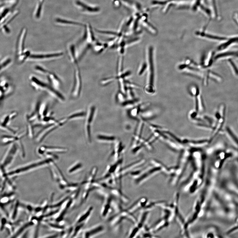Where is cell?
Here are the masks:
<instances>
[{"label": "cell", "mask_w": 238, "mask_h": 238, "mask_svg": "<svg viewBox=\"0 0 238 238\" xmlns=\"http://www.w3.org/2000/svg\"><path fill=\"white\" fill-rule=\"evenodd\" d=\"M30 81L31 84L35 89L47 92L59 101L63 102L65 100L64 96L53 86L42 82L34 76L30 77Z\"/></svg>", "instance_id": "6da1fadb"}, {"label": "cell", "mask_w": 238, "mask_h": 238, "mask_svg": "<svg viewBox=\"0 0 238 238\" xmlns=\"http://www.w3.org/2000/svg\"><path fill=\"white\" fill-rule=\"evenodd\" d=\"M153 48L150 46L148 52V83L145 87V91L149 94H153L155 91L154 86L155 70L153 56Z\"/></svg>", "instance_id": "7a4b0ae2"}, {"label": "cell", "mask_w": 238, "mask_h": 238, "mask_svg": "<svg viewBox=\"0 0 238 238\" xmlns=\"http://www.w3.org/2000/svg\"><path fill=\"white\" fill-rule=\"evenodd\" d=\"M134 218L133 214L130 213L126 209H123L121 212L115 213L109 219L108 221L112 228L117 229L120 228L124 221L126 220L131 222Z\"/></svg>", "instance_id": "3957f363"}, {"label": "cell", "mask_w": 238, "mask_h": 238, "mask_svg": "<svg viewBox=\"0 0 238 238\" xmlns=\"http://www.w3.org/2000/svg\"><path fill=\"white\" fill-rule=\"evenodd\" d=\"M100 183L102 188L109 192L114 198L121 204H126L129 202V198L123 193L121 189L110 186L104 183Z\"/></svg>", "instance_id": "277c9868"}, {"label": "cell", "mask_w": 238, "mask_h": 238, "mask_svg": "<svg viewBox=\"0 0 238 238\" xmlns=\"http://www.w3.org/2000/svg\"><path fill=\"white\" fill-rule=\"evenodd\" d=\"M63 55L61 52L49 53H35L30 54L28 59L29 60L45 61L60 58Z\"/></svg>", "instance_id": "5b68a950"}, {"label": "cell", "mask_w": 238, "mask_h": 238, "mask_svg": "<svg viewBox=\"0 0 238 238\" xmlns=\"http://www.w3.org/2000/svg\"><path fill=\"white\" fill-rule=\"evenodd\" d=\"M35 69L38 72L45 76L53 87L57 89L61 86V81L55 74L40 66H36Z\"/></svg>", "instance_id": "8992f818"}, {"label": "cell", "mask_w": 238, "mask_h": 238, "mask_svg": "<svg viewBox=\"0 0 238 238\" xmlns=\"http://www.w3.org/2000/svg\"><path fill=\"white\" fill-rule=\"evenodd\" d=\"M105 227L103 224L98 223L86 229L84 232L85 238H93L103 234L105 231Z\"/></svg>", "instance_id": "52a82bcc"}, {"label": "cell", "mask_w": 238, "mask_h": 238, "mask_svg": "<svg viewBox=\"0 0 238 238\" xmlns=\"http://www.w3.org/2000/svg\"><path fill=\"white\" fill-rule=\"evenodd\" d=\"M68 120L67 118H64L63 120L58 121L55 123L53 124V125L48 126L39 134L37 137V140L39 142H42L48 134L55 130L57 128L63 125Z\"/></svg>", "instance_id": "ba28073f"}, {"label": "cell", "mask_w": 238, "mask_h": 238, "mask_svg": "<svg viewBox=\"0 0 238 238\" xmlns=\"http://www.w3.org/2000/svg\"><path fill=\"white\" fill-rule=\"evenodd\" d=\"M52 161V159H47L36 162V163L31 164L24 167L21 168L17 169L16 170L10 172L9 174V175H12L15 174H19V173L24 172L35 169L36 168L51 163Z\"/></svg>", "instance_id": "9c48e42d"}, {"label": "cell", "mask_w": 238, "mask_h": 238, "mask_svg": "<svg viewBox=\"0 0 238 238\" xmlns=\"http://www.w3.org/2000/svg\"><path fill=\"white\" fill-rule=\"evenodd\" d=\"M114 198L112 196L109 198L105 200L103 202L100 212L101 218L102 219H106L112 211L111 202Z\"/></svg>", "instance_id": "30bf717a"}, {"label": "cell", "mask_w": 238, "mask_h": 238, "mask_svg": "<svg viewBox=\"0 0 238 238\" xmlns=\"http://www.w3.org/2000/svg\"><path fill=\"white\" fill-rule=\"evenodd\" d=\"M146 202V200L145 198H140L126 209L130 213L133 214L143 208L145 207Z\"/></svg>", "instance_id": "8fae6325"}, {"label": "cell", "mask_w": 238, "mask_h": 238, "mask_svg": "<svg viewBox=\"0 0 238 238\" xmlns=\"http://www.w3.org/2000/svg\"><path fill=\"white\" fill-rule=\"evenodd\" d=\"M144 160H140L130 164L121 169L120 171L121 176L123 178L124 176L129 174L132 171L139 169L144 163Z\"/></svg>", "instance_id": "7c38bea8"}, {"label": "cell", "mask_w": 238, "mask_h": 238, "mask_svg": "<svg viewBox=\"0 0 238 238\" xmlns=\"http://www.w3.org/2000/svg\"><path fill=\"white\" fill-rule=\"evenodd\" d=\"M115 143L111 157L117 161L119 160L118 159L120 157V156L122 153L124 148L121 142L119 140L115 141Z\"/></svg>", "instance_id": "4fadbf2b"}, {"label": "cell", "mask_w": 238, "mask_h": 238, "mask_svg": "<svg viewBox=\"0 0 238 238\" xmlns=\"http://www.w3.org/2000/svg\"><path fill=\"white\" fill-rule=\"evenodd\" d=\"M94 207L89 206L80 216L77 220L76 223L78 225H84L88 221L93 212Z\"/></svg>", "instance_id": "5bb4252c"}, {"label": "cell", "mask_w": 238, "mask_h": 238, "mask_svg": "<svg viewBox=\"0 0 238 238\" xmlns=\"http://www.w3.org/2000/svg\"><path fill=\"white\" fill-rule=\"evenodd\" d=\"M95 111L96 108L94 106H91L88 110V115L86 117V123L85 126V130L86 131H91L90 125L91 123L93 122Z\"/></svg>", "instance_id": "9a60e30c"}, {"label": "cell", "mask_w": 238, "mask_h": 238, "mask_svg": "<svg viewBox=\"0 0 238 238\" xmlns=\"http://www.w3.org/2000/svg\"><path fill=\"white\" fill-rule=\"evenodd\" d=\"M17 42V51L18 56L22 54L24 50V43L26 35V31L24 30L21 31Z\"/></svg>", "instance_id": "2e32d148"}, {"label": "cell", "mask_w": 238, "mask_h": 238, "mask_svg": "<svg viewBox=\"0 0 238 238\" xmlns=\"http://www.w3.org/2000/svg\"><path fill=\"white\" fill-rule=\"evenodd\" d=\"M67 149L65 148H60L57 147L46 146H42L39 149V152L40 154H44L45 151L50 153H64L66 152Z\"/></svg>", "instance_id": "e0dca14e"}, {"label": "cell", "mask_w": 238, "mask_h": 238, "mask_svg": "<svg viewBox=\"0 0 238 238\" xmlns=\"http://www.w3.org/2000/svg\"><path fill=\"white\" fill-rule=\"evenodd\" d=\"M78 6H80L84 11L90 13L98 12L99 11L100 9L98 7H93L88 6L87 5L77 1L76 2Z\"/></svg>", "instance_id": "ac0fdd59"}, {"label": "cell", "mask_w": 238, "mask_h": 238, "mask_svg": "<svg viewBox=\"0 0 238 238\" xmlns=\"http://www.w3.org/2000/svg\"><path fill=\"white\" fill-rule=\"evenodd\" d=\"M225 43H224L223 44L219 46L218 48L219 50H225V49L228 47L232 44H234L235 43H238V36L231 38L229 39H227Z\"/></svg>", "instance_id": "d6986e66"}, {"label": "cell", "mask_w": 238, "mask_h": 238, "mask_svg": "<svg viewBox=\"0 0 238 238\" xmlns=\"http://www.w3.org/2000/svg\"><path fill=\"white\" fill-rule=\"evenodd\" d=\"M230 57H238V53L234 52H227L220 53L214 57V59L215 60L221 59V58Z\"/></svg>", "instance_id": "ffe728a7"}, {"label": "cell", "mask_w": 238, "mask_h": 238, "mask_svg": "<svg viewBox=\"0 0 238 238\" xmlns=\"http://www.w3.org/2000/svg\"><path fill=\"white\" fill-rule=\"evenodd\" d=\"M140 232L141 230L137 226L134 225L128 232L127 237L130 238L137 237L140 235Z\"/></svg>", "instance_id": "44dd1931"}, {"label": "cell", "mask_w": 238, "mask_h": 238, "mask_svg": "<svg viewBox=\"0 0 238 238\" xmlns=\"http://www.w3.org/2000/svg\"><path fill=\"white\" fill-rule=\"evenodd\" d=\"M17 149V147L14 145V146L13 147L12 149L9 151L8 155L6 158V159H5L3 164L4 166L7 165L10 163V162H11L13 159V156L15 154Z\"/></svg>", "instance_id": "7402d4cb"}, {"label": "cell", "mask_w": 238, "mask_h": 238, "mask_svg": "<svg viewBox=\"0 0 238 238\" xmlns=\"http://www.w3.org/2000/svg\"><path fill=\"white\" fill-rule=\"evenodd\" d=\"M97 138L100 141L106 142H114L116 140L115 137L105 135H99L97 136Z\"/></svg>", "instance_id": "603a6c76"}, {"label": "cell", "mask_w": 238, "mask_h": 238, "mask_svg": "<svg viewBox=\"0 0 238 238\" xmlns=\"http://www.w3.org/2000/svg\"><path fill=\"white\" fill-rule=\"evenodd\" d=\"M226 131L232 141H233L236 144L237 146L238 147V137L229 127H227L226 128Z\"/></svg>", "instance_id": "cb8c5ba5"}, {"label": "cell", "mask_w": 238, "mask_h": 238, "mask_svg": "<svg viewBox=\"0 0 238 238\" xmlns=\"http://www.w3.org/2000/svg\"><path fill=\"white\" fill-rule=\"evenodd\" d=\"M11 62V60L8 57H5L0 61V72L7 67Z\"/></svg>", "instance_id": "d4e9b609"}, {"label": "cell", "mask_w": 238, "mask_h": 238, "mask_svg": "<svg viewBox=\"0 0 238 238\" xmlns=\"http://www.w3.org/2000/svg\"><path fill=\"white\" fill-rule=\"evenodd\" d=\"M86 113L84 112H79L73 113L67 118L69 120H72L77 118H82L86 116Z\"/></svg>", "instance_id": "484cf974"}, {"label": "cell", "mask_w": 238, "mask_h": 238, "mask_svg": "<svg viewBox=\"0 0 238 238\" xmlns=\"http://www.w3.org/2000/svg\"><path fill=\"white\" fill-rule=\"evenodd\" d=\"M83 165L80 163H77L73 165L68 170L69 173L70 174L74 173L76 171L79 170L82 168Z\"/></svg>", "instance_id": "4316f807"}, {"label": "cell", "mask_w": 238, "mask_h": 238, "mask_svg": "<svg viewBox=\"0 0 238 238\" xmlns=\"http://www.w3.org/2000/svg\"><path fill=\"white\" fill-rule=\"evenodd\" d=\"M56 21L57 22L59 23H60L62 24H66L77 25H82V24H80V23H78L76 22H74V21H69L67 20H64V19H60L59 18H57V19H56Z\"/></svg>", "instance_id": "83f0119b"}, {"label": "cell", "mask_w": 238, "mask_h": 238, "mask_svg": "<svg viewBox=\"0 0 238 238\" xmlns=\"http://www.w3.org/2000/svg\"><path fill=\"white\" fill-rule=\"evenodd\" d=\"M229 65L233 71L234 73L236 75L238 76V69L235 63L232 62L231 59H229L228 60Z\"/></svg>", "instance_id": "f1b7e54d"}, {"label": "cell", "mask_w": 238, "mask_h": 238, "mask_svg": "<svg viewBox=\"0 0 238 238\" xmlns=\"http://www.w3.org/2000/svg\"><path fill=\"white\" fill-rule=\"evenodd\" d=\"M43 3L44 0H40L39 2L36 14V17L37 18H39L40 17Z\"/></svg>", "instance_id": "f546056e"}, {"label": "cell", "mask_w": 238, "mask_h": 238, "mask_svg": "<svg viewBox=\"0 0 238 238\" xmlns=\"http://www.w3.org/2000/svg\"><path fill=\"white\" fill-rule=\"evenodd\" d=\"M148 67L147 63H144L140 67L138 72V74L140 75H141L143 74L146 69H147Z\"/></svg>", "instance_id": "4dcf8cb0"}, {"label": "cell", "mask_w": 238, "mask_h": 238, "mask_svg": "<svg viewBox=\"0 0 238 238\" xmlns=\"http://www.w3.org/2000/svg\"><path fill=\"white\" fill-rule=\"evenodd\" d=\"M117 100L119 102L122 104L123 102H125V97L123 96V95L121 93H118L116 97Z\"/></svg>", "instance_id": "1f68e13d"}, {"label": "cell", "mask_w": 238, "mask_h": 238, "mask_svg": "<svg viewBox=\"0 0 238 238\" xmlns=\"http://www.w3.org/2000/svg\"><path fill=\"white\" fill-rule=\"evenodd\" d=\"M9 116H7L6 118H5L4 121L3 122L2 124V125L3 127H5V126H6L9 120Z\"/></svg>", "instance_id": "d6a6232c"}]
</instances>
